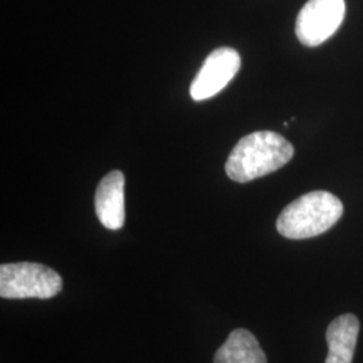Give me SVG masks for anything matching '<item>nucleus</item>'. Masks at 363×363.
<instances>
[{
	"label": "nucleus",
	"instance_id": "f257e3e1",
	"mask_svg": "<svg viewBox=\"0 0 363 363\" xmlns=\"http://www.w3.org/2000/svg\"><path fill=\"white\" fill-rule=\"evenodd\" d=\"M294 152V145L281 135L259 130L235 144L225 169L232 181L247 183L281 169L292 159Z\"/></svg>",
	"mask_w": 363,
	"mask_h": 363
},
{
	"label": "nucleus",
	"instance_id": "f03ea898",
	"mask_svg": "<svg viewBox=\"0 0 363 363\" xmlns=\"http://www.w3.org/2000/svg\"><path fill=\"white\" fill-rule=\"evenodd\" d=\"M343 216V203L328 191H311L286 206L277 218V232L289 240H306L330 230Z\"/></svg>",
	"mask_w": 363,
	"mask_h": 363
},
{
	"label": "nucleus",
	"instance_id": "7ed1b4c3",
	"mask_svg": "<svg viewBox=\"0 0 363 363\" xmlns=\"http://www.w3.org/2000/svg\"><path fill=\"white\" fill-rule=\"evenodd\" d=\"M62 291V277L37 262H15L0 267L3 298H50Z\"/></svg>",
	"mask_w": 363,
	"mask_h": 363
},
{
	"label": "nucleus",
	"instance_id": "20e7f679",
	"mask_svg": "<svg viewBox=\"0 0 363 363\" xmlns=\"http://www.w3.org/2000/svg\"><path fill=\"white\" fill-rule=\"evenodd\" d=\"M346 13L345 0H308L296 19L300 43L316 48L331 38L342 25Z\"/></svg>",
	"mask_w": 363,
	"mask_h": 363
},
{
	"label": "nucleus",
	"instance_id": "39448f33",
	"mask_svg": "<svg viewBox=\"0 0 363 363\" xmlns=\"http://www.w3.org/2000/svg\"><path fill=\"white\" fill-rule=\"evenodd\" d=\"M241 57L232 48H220L210 52L190 86L194 101H203L220 93L237 74Z\"/></svg>",
	"mask_w": 363,
	"mask_h": 363
},
{
	"label": "nucleus",
	"instance_id": "423d86ee",
	"mask_svg": "<svg viewBox=\"0 0 363 363\" xmlns=\"http://www.w3.org/2000/svg\"><path fill=\"white\" fill-rule=\"evenodd\" d=\"M124 174L118 169L106 174L97 186L94 208L99 220L109 230H118L125 222Z\"/></svg>",
	"mask_w": 363,
	"mask_h": 363
},
{
	"label": "nucleus",
	"instance_id": "0eeeda50",
	"mask_svg": "<svg viewBox=\"0 0 363 363\" xmlns=\"http://www.w3.org/2000/svg\"><path fill=\"white\" fill-rule=\"evenodd\" d=\"M359 334V320L355 315L346 313L334 319L325 333L328 355L325 363H351Z\"/></svg>",
	"mask_w": 363,
	"mask_h": 363
},
{
	"label": "nucleus",
	"instance_id": "6e6552de",
	"mask_svg": "<svg viewBox=\"0 0 363 363\" xmlns=\"http://www.w3.org/2000/svg\"><path fill=\"white\" fill-rule=\"evenodd\" d=\"M214 363H267V357L252 333L237 328L216 352Z\"/></svg>",
	"mask_w": 363,
	"mask_h": 363
}]
</instances>
